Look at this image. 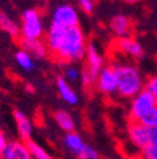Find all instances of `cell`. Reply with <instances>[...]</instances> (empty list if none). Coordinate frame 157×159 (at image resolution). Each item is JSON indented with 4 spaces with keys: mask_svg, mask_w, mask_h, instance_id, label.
<instances>
[{
    "mask_svg": "<svg viewBox=\"0 0 157 159\" xmlns=\"http://www.w3.org/2000/svg\"><path fill=\"white\" fill-rule=\"evenodd\" d=\"M87 44L88 43L86 41V35L79 25L66 28L62 43L54 56L59 61L67 63L81 61L86 57Z\"/></svg>",
    "mask_w": 157,
    "mask_h": 159,
    "instance_id": "1",
    "label": "cell"
},
{
    "mask_svg": "<svg viewBox=\"0 0 157 159\" xmlns=\"http://www.w3.org/2000/svg\"><path fill=\"white\" fill-rule=\"evenodd\" d=\"M113 68L117 77V93L122 97L132 98L143 90V78L137 67L129 63H118Z\"/></svg>",
    "mask_w": 157,
    "mask_h": 159,
    "instance_id": "2",
    "label": "cell"
},
{
    "mask_svg": "<svg viewBox=\"0 0 157 159\" xmlns=\"http://www.w3.org/2000/svg\"><path fill=\"white\" fill-rule=\"evenodd\" d=\"M20 33L23 39H42L44 35V25L40 14L36 10L28 9L23 13Z\"/></svg>",
    "mask_w": 157,
    "mask_h": 159,
    "instance_id": "3",
    "label": "cell"
},
{
    "mask_svg": "<svg viewBox=\"0 0 157 159\" xmlns=\"http://www.w3.org/2000/svg\"><path fill=\"white\" fill-rule=\"evenodd\" d=\"M155 97L147 91L142 90L137 93L136 96L132 97L131 101V107H129V116L132 119V121H140V119L156 105Z\"/></svg>",
    "mask_w": 157,
    "mask_h": 159,
    "instance_id": "4",
    "label": "cell"
},
{
    "mask_svg": "<svg viewBox=\"0 0 157 159\" xmlns=\"http://www.w3.org/2000/svg\"><path fill=\"white\" fill-rule=\"evenodd\" d=\"M52 22L59 24L64 28L75 27L79 23V15L74 7L69 4H59L57 5L52 14Z\"/></svg>",
    "mask_w": 157,
    "mask_h": 159,
    "instance_id": "5",
    "label": "cell"
},
{
    "mask_svg": "<svg viewBox=\"0 0 157 159\" xmlns=\"http://www.w3.org/2000/svg\"><path fill=\"white\" fill-rule=\"evenodd\" d=\"M97 90L106 96H112L117 92V77L113 66H104L94 81Z\"/></svg>",
    "mask_w": 157,
    "mask_h": 159,
    "instance_id": "6",
    "label": "cell"
},
{
    "mask_svg": "<svg viewBox=\"0 0 157 159\" xmlns=\"http://www.w3.org/2000/svg\"><path fill=\"white\" fill-rule=\"evenodd\" d=\"M86 70L91 73V76L94 78L98 76L100 71L104 67V59L100 52V49L97 48L94 43H88L87 44V52H86Z\"/></svg>",
    "mask_w": 157,
    "mask_h": 159,
    "instance_id": "7",
    "label": "cell"
},
{
    "mask_svg": "<svg viewBox=\"0 0 157 159\" xmlns=\"http://www.w3.org/2000/svg\"><path fill=\"white\" fill-rule=\"evenodd\" d=\"M0 159H33L27 143L8 142L0 153Z\"/></svg>",
    "mask_w": 157,
    "mask_h": 159,
    "instance_id": "8",
    "label": "cell"
},
{
    "mask_svg": "<svg viewBox=\"0 0 157 159\" xmlns=\"http://www.w3.org/2000/svg\"><path fill=\"white\" fill-rule=\"evenodd\" d=\"M148 133L150 128L145 126L138 121H132L128 126V138L131 143L140 149L148 145Z\"/></svg>",
    "mask_w": 157,
    "mask_h": 159,
    "instance_id": "9",
    "label": "cell"
},
{
    "mask_svg": "<svg viewBox=\"0 0 157 159\" xmlns=\"http://www.w3.org/2000/svg\"><path fill=\"white\" fill-rule=\"evenodd\" d=\"M64 32H66V28L59 25V24H55L53 22L49 24L47 33H45V41L44 42H45L48 51L52 54H55V52L58 51V48H59L63 35H64Z\"/></svg>",
    "mask_w": 157,
    "mask_h": 159,
    "instance_id": "10",
    "label": "cell"
},
{
    "mask_svg": "<svg viewBox=\"0 0 157 159\" xmlns=\"http://www.w3.org/2000/svg\"><path fill=\"white\" fill-rule=\"evenodd\" d=\"M116 47L121 53L128 56V57H133V58H140L143 54V49L142 46L136 41L132 37H122L118 38L116 42Z\"/></svg>",
    "mask_w": 157,
    "mask_h": 159,
    "instance_id": "11",
    "label": "cell"
},
{
    "mask_svg": "<svg viewBox=\"0 0 157 159\" xmlns=\"http://www.w3.org/2000/svg\"><path fill=\"white\" fill-rule=\"evenodd\" d=\"M63 144H64L66 149L72 155H74L77 158H81L82 153L84 152V149L87 147V144L83 140V138L78 133H74V131L66 133V135L63 138Z\"/></svg>",
    "mask_w": 157,
    "mask_h": 159,
    "instance_id": "12",
    "label": "cell"
},
{
    "mask_svg": "<svg viewBox=\"0 0 157 159\" xmlns=\"http://www.w3.org/2000/svg\"><path fill=\"white\" fill-rule=\"evenodd\" d=\"M20 46H22V49L27 51L33 58L43 59L49 53L45 46V42H43L42 39H23L22 38Z\"/></svg>",
    "mask_w": 157,
    "mask_h": 159,
    "instance_id": "13",
    "label": "cell"
},
{
    "mask_svg": "<svg viewBox=\"0 0 157 159\" xmlns=\"http://www.w3.org/2000/svg\"><path fill=\"white\" fill-rule=\"evenodd\" d=\"M55 85H57V90H58V93L62 97V100L70 105V106H75L78 102H79V97H78L77 92L72 89V86L69 85V82L64 77H57V81H55Z\"/></svg>",
    "mask_w": 157,
    "mask_h": 159,
    "instance_id": "14",
    "label": "cell"
},
{
    "mask_svg": "<svg viewBox=\"0 0 157 159\" xmlns=\"http://www.w3.org/2000/svg\"><path fill=\"white\" fill-rule=\"evenodd\" d=\"M14 119H15L18 133L20 135V138L24 142L32 140V136L34 133V126H33V123L30 121V119L24 112L18 111V110L14 112Z\"/></svg>",
    "mask_w": 157,
    "mask_h": 159,
    "instance_id": "15",
    "label": "cell"
},
{
    "mask_svg": "<svg viewBox=\"0 0 157 159\" xmlns=\"http://www.w3.org/2000/svg\"><path fill=\"white\" fill-rule=\"evenodd\" d=\"M109 28L117 38L128 37L131 32V20L125 15H116L111 19Z\"/></svg>",
    "mask_w": 157,
    "mask_h": 159,
    "instance_id": "16",
    "label": "cell"
},
{
    "mask_svg": "<svg viewBox=\"0 0 157 159\" xmlns=\"http://www.w3.org/2000/svg\"><path fill=\"white\" fill-rule=\"evenodd\" d=\"M54 120H55L57 125L59 126L63 131H66V133L74 131V129H75V123H74L73 116L68 111H66V110H58V111H55Z\"/></svg>",
    "mask_w": 157,
    "mask_h": 159,
    "instance_id": "17",
    "label": "cell"
},
{
    "mask_svg": "<svg viewBox=\"0 0 157 159\" xmlns=\"http://www.w3.org/2000/svg\"><path fill=\"white\" fill-rule=\"evenodd\" d=\"M0 28L13 38H18L20 35V29H19L18 24L9 15H6L5 13H2V11H0Z\"/></svg>",
    "mask_w": 157,
    "mask_h": 159,
    "instance_id": "18",
    "label": "cell"
},
{
    "mask_svg": "<svg viewBox=\"0 0 157 159\" xmlns=\"http://www.w3.org/2000/svg\"><path fill=\"white\" fill-rule=\"evenodd\" d=\"M15 61L18 63V66L23 68L27 72H32L35 68V61L34 58L24 49H19L15 53Z\"/></svg>",
    "mask_w": 157,
    "mask_h": 159,
    "instance_id": "19",
    "label": "cell"
},
{
    "mask_svg": "<svg viewBox=\"0 0 157 159\" xmlns=\"http://www.w3.org/2000/svg\"><path fill=\"white\" fill-rule=\"evenodd\" d=\"M27 145H28V148L30 150V154H32L33 159H53V157L44 148H42L40 145H38L36 143H34L32 140H28Z\"/></svg>",
    "mask_w": 157,
    "mask_h": 159,
    "instance_id": "20",
    "label": "cell"
},
{
    "mask_svg": "<svg viewBox=\"0 0 157 159\" xmlns=\"http://www.w3.org/2000/svg\"><path fill=\"white\" fill-rule=\"evenodd\" d=\"M138 123L143 124L147 128H157V104L140 119Z\"/></svg>",
    "mask_w": 157,
    "mask_h": 159,
    "instance_id": "21",
    "label": "cell"
},
{
    "mask_svg": "<svg viewBox=\"0 0 157 159\" xmlns=\"http://www.w3.org/2000/svg\"><path fill=\"white\" fill-rule=\"evenodd\" d=\"M64 78L67 81H72V82H75L81 78V71L78 70L75 66H67L66 70H64Z\"/></svg>",
    "mask_w": 157,
    "mask_h": 159,
    "instance_id": "22",
    "label": "cell"
},
{
    "mask_svg": "<svg viewBox=\"0 0 157 159\" xmlns=\"http://www.w3.org/2000/svg\"><path fill=\"white\" fill-rule=\"evenodd\" d=\"M145 90H147L155 97V100L157 102V76L151 77L148 80V81L146 82V85H145Z\"/></svg>",
    "mask_w": 157,
    "mask_h": 159,
    "instance_id": "23",
    "label": "cell"
},
{
    "mask_svg": "<svg viewBox=\"0 0 157 159\" xmlns=\"http://www.w3.org/2000/svg\"><path fill=\"white\" fill-rule=\"evenodd\" d=\"M143 159H157V145H146L142 148Z\"/></svg>",
    "mask_w": 157,
    "mask_h": 159,
    "instance_id": "24",
    "label": "cell"
},
{
    "mask_svg": "<svg viewBox=\"0 0 157 159\" xmlns=\"http://www.w3.org/2000/svg\"><path fill=\"white\" fill-rule=\"evenodd\" d=\"M78 4L86 14H92L95 8V0H78Z\"/></svg>",
    "mask_w": 157,
    "mask_h": 159,
    "instance_id": "25",
    "label": "cell"
},
{
    "mask_svg": "<svg viewBox=\"0 0 157 159\" xmlns=\"http://www.w3.org/2000/svg\"><path fill=\"white\" fill-rule=\"evenodd\" d=\"M79 159H100V153L92 145H87Z\"/></svg>",
    "mask_w": 157,
    "mask_h": 159,
    "instance_id": "26",
    "label": "cell"
},
{
    "mask_svg": "<svg viewBox=\"0 0 157 159\" xmlns=\"http://www.w3.org/2000/svg\"><path fill=\"white\" fill-rule=\"evenodd\" d=\"M81 81L86 87H88L92 84H94V78L91 76V73L87 70H84V71H81Z\"/></svg>",
    "mask_w": 157,
    "mask_h": 159,
    "instance_id": "27",
    "label": "cell"
},
{
    "mask_svg": "<svg viewBox=\"0 0 157 159\" xmlns=\"http://www.w3.org/2000/svg\"><path fill=\"white\" fill-rule=\"evenodd\" d=\"M148 144L150 145H157V128H150Z\"/></svg>",
    "mask_w": 157,
    "mask_h": 159,
    "instance_id": "28",
    "label": "cell"
},
{
    "mask_svg": "<svg viewBox=\"0 0 157 159\" xmlns=\"http://www.w3.org/2000/svg\"><path fill=\"white\" fill-rule=\"evenodd\" d=\"M8 143V140H6V138H5V135L3 134V131L0 130V153L3 152V149H4V147H5V144Z\"/></svg>",
    "mask_w": 157,
    "mask_h": 159,
    "instance_id": "29",
    "label": "cell"
},
{
    "mask_svg": "<svg viewBox=\"0 0 157 159\" xmlns=\"http://www.w3.org/2000/svg\"><path fill=\"white\" fill-rule=\"evenodd\" d=\"M123 2L127 4H136V3H140L141 0H123Z\"/></svg>",
    "mask_w": 157,
    "mask_h": 159,
    "instance_id": "30",
    "label": "cell"
}]
</instances>
